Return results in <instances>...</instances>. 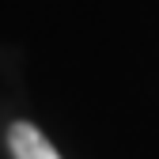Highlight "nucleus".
I'll list each match as a JSON object with an SVG mask.
<instances>
[{"mask_svg": "<svg viewBox=\"0 0 159 159\" xmlns=\"http://www.w3.org/2000/svg\"><path fill=\"white\" fill-rule=\"evenodd\" d=\"M8 152H11V159H61L57 148L46 140V133L34 121H11L8 125Z\"/></svg>", "mask_w": 159, "mask_h": 159, "instance_id": "nucleus-1", "label": "nucleus"}]
</instances>
